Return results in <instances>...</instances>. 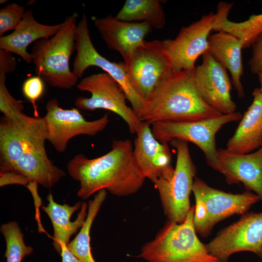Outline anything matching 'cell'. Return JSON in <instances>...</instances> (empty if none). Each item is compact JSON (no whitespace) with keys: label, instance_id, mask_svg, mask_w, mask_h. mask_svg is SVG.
<instances>
[{"label":"cell","instance_id":"cell-1","mask_svg":"<svg viewBox=\"0 0 262 262\" xmlns=\"http://www.w3.org/2000/svg\"><path fill=\"white\" fill-rule=\"evenodd\" d=\"M133 149L129 139L114 140L111 150L100 157L89 159L82 153L74 156L67 169L70 176L80 182L78 196L85 200L102 189L118 196L136 193L146 179L135 166Z\"/></svg>","mask_w":262,"mask_h":262},{"label":"cell","instance_id":"cell-2","mask_svg":"<svg viewBox=\"0 0 262 262\" xmlns=\"http://www.w3.org/2000/svg\"><path fill=\"white\" fill-rule=\"evenodd\" d=\"M195 68L173 69L164 77L146 101L140 120L151 125L160 121L202 120L223 115L200 95L194 80Z\"/></svg>","mask_w":262,"mask_h":262},{"label":"cell","instance_id":"cell-3","mask_svg":"<svg viewBox=\"0 0 262 262\" xmlns=\"http://www.w3.org/2000/svg\"><path fill=\"white\" fill-rule=\"evenodd\" d=\"M195 209V205L191 206L181 223L168 219L136 257L147 262H220L197 236L193 223Z\"/></svg>","mask_w":262,"mask_h":262},{"label":"cell","instance_id":"cell-4","mask_svg":"<svg viewBox=\"0 0 262 262\" xmlns=\"http://www.w3.org/2000/svg\"><path fill=\"white\" fill-rule=\"evenodd\" d=\"M77 17V13L66 16L53 36L37 40L32 49L35 73L55 88L69 89L77 85L78 78L69 67L75 49Z\"/></svg>","mask_w":262,"mask_h":262},{"label":"cell","instance_id":"cell-5","mask_svg":"<svg viewBox=\"0 0 262 262\" xmlns=\"http://www.w3.org/2000/svg\"><path fill=\"white\" fill-rule=\"evenodd\" d=\"M192 192L195 198L193 223L197 234L207 238L217 223L234 214H243L260 200L255 193H227L210 186L196 177Z\"/></svg>","mask_w":262,"mask_h":262},{"label":"cell","instance_id":"cell-6","mask_svg":"<svg viewBox=\"0 0 262 262\" xmlns=\"http://www.w3.org/2000/svg\"><path fill=\"white\" fill-rule=\"evenodd\" d=\"M170 143L177 150L174 170L152 182L159 192L164 213L168 219L181 223L191 207L190 196L196 167L187 142L174 139Z\"/></svg>","mask_w":262,"mask_h":262},{"label":"cell","instance_id":"cell-7","mask_svg":"<svg viewBox=\"0 0 262 262\" xmlns=\"http://www.w3.org/2000/svg\"><path fill=\"white\" fill-rule=\"evenodd\" d=\"M242 116L241 113L235 112L202 120L160 121L151 124V131L161 143L179 139L195 144L203 152L207 164L214 169L217 152L216 134L224 125L238 121Z\"/></svg>","mask_w":262,"mask_h":262},{"label":"cell","instance_id":"cell-8","mask_svg":"<svg viewBox=\"0 0 262 262\" xmlns=\"http://www.w3.org/2000/svg\"><path fill=\"white\" fill-rule=\"evenodd\" d=\"M81 91L88 92L90 98L80 97L75 101L78 109L93 111L103 109L120 116L127 124L130 132L136 133L142 122L131 107L126 103V96L117 82L106 72L96 73L82 79L77 84Z\"/></svg>","mask_w":262,"mask_h":262},{"label":"cell","instance_id":"cell-9","mask_svg":"<svg viewBox=\"0 0 262 262\" xmlns=\"http://www.w3.org/2000/svg\"><path fill=\"white\" fill-rule=\"evenodd\" d=\"M75 47L77 53L73 64V74L79 78L90 66L101 68L121 86L131 108L140 117L145 110L146 102L133 89L124 62H112L96 50L90 36L87 18L84 13L77 25Z\"/></svg>","mask_w":262,"mask_h":262},{"label":"cell","instance_id":"cell-10","mask_svg":"<svg viewBox=\"0 0 262 262\" xmlns=\"http://www.w3.org/2000/svg\"><path fill=\"white\" fill-rule=\"evenodd\" d=\"M126 67L133 89L146 102L161 81L173 70V61L163 41L145 40L134 50Z\"/></svg>","mask_w":262,"mask_h":262},{"label":"cell","instance_id":"cell-11","mask_svg":"<svg viewBox=\"0 0 262 262\" xmlns=\"http://www.w3.org/2000/svg\"><path fill=\"white\" fill-rule=\"evenodd\" d=\"M47 131L43 117H31L23 151L12 172L26 177L45 188H50L66 176L48 157Z\"/></svg>","mask_w":262,"mask_h":262},{"label":"cell","instance_id":"cell-12","mask_svg":"<svg viewBox=\"0 0 262 262\" xmlns=\"http://www.w3.org/2000/svg\"><path fill=\"white\" fill-rule=\"evenodd\" d=\"M209 253L220 262H228L235 253L249 251L262 259V212H247L221 229L209 243Z\"/></svg>","mask_w":262,"mask_h":262},{"label":"cell","instance_id":"cell-13","mask_svg":"<svg viewBox=\"0 0 262 262\" xmlns=\"http://www.w3.org/2000/svg\"><path fill=\"white\" fill-rule=\"evenodd\" d=\"M47 113L43 117L47 141L56 151H66L68 142L80 135L95 136L105 129L109 122V114L93 121L86 120L78 108L63 109L56 98H51L45 106Z\"/></svg>","mask_w":262,"mask_h":262},{"label":"cell","instance_id":"cell-14","mask_svg":"<svg viewBox=\"0 0 262 262\" xmlns=\"http://www.w3.org/2000/svg\"><path fill=\"white\" fill-rule=\"evenodd\" d=\"M194 80L200 95L211 107L223 115L236 112L227 70L208 51L202 55V64L195 68Z\"/></svg>","mask_w":262,"mask_h":262},{"label":"cell","instance_id":"cell-15","mask_svg":"<svg viewBox=\"0 0 262 262\" xmlns=\"http://www.w3.org/2000/svg\"><path fill=\"white\" fill-rule=\"evenodd\" d=\"M215 14L211 12L183 27L176 37L163 41L173 61L174 70L191 69L201 55L208 50V39L213 30Z\"/></svg>","mask_w":262,"mask_h":262},{"label":"cell","instance_id":"cell-16","mask_svg":"<svg viewBox=\"0 0 262 262\" xmlns=\"http://www.w3.org/2000/svg\"><path fill=\"white\" fill-rule=\"evenodd\" d=\"M214 170L223 174L229 184L241 182L246 191L255 193L262 201V146L245 154L218 148Z\"/></svg>","mask_w":262,"mask_h":262},{"label":"cell","instance_id":"cell-17","mask_svg":"<svg viewBox=\"0 0 262 262\" xmlns=\"http://www.w3.org/2000/svg\"><path fill=\"white\" fill-rule=\"evenodd\" d=\"M94 25L110 49L119 52L128 65L134 50L145 40L152 27L146 22H131L109 15L94 18Z\"/></svg>","mask_w":262,"mask_h":262},{"label":"cell","instance_id":"cell-18","mask_svg":"<svg viewBox=\"0 0 262 262\" xmlns=\"http://www.w3.org/2000/svg\"><path fill=\"white\" fill-rule=\"evenodd\" d=\"M151 125L142 122L134 141L133 159L135 166L145 179L153 181L173 168L168 144L161 143L153 136Z\"/></svg>","mask_w":262,"mask_h":262},{"label":"cell","instance_id":"cell-19","mask_svg":"<svg viewBox=\"0 0 262 262\" xmlns=\"http://www.w3.org/2000/svg\"><path fill=\"white\" fill-rule=\"evenodd\" d=\"M48 204L42 206V210L49 217L52 224L54 233L53 245L60 254L61 246H67L71 236L76 233L83 226L86 220L88 205L86 202L79 201L74 206L58 204L53 199L51 194L48 195Z\"/></svg>","mask_w":262,"mask_h":262},{"label":"cell","instance_id":"cell-20","mask_svg":"<svg viewBox=\"0 0 262 262\" xmlns=\"http://www.w3.org/2000/svg\"><path fill=\"white\" fill-rule=\"evenodd\" d=\"M252 95L251 104L227 143L226 149L231 153L247 154L262 146V93L255 88Z\"/></svg>","mask_w":262,"mask_h":262},{"label":"cell","instance_id":"cell-21","mask_svg":"<svg viewBox=\"0 0 262 262\" xmlns=\"http://www.w3.org/2000/svg\"><path fill=\"white\" fill-rule=\"evenodd\" d=\"M62 22L48 25L37 21L31 9L27 10L24 16L14 32L0 37V49L19 55L27 64L32 62V56L28 47L37 40L48 39L53 36L61 28Z\"/></svg>","mask_w":262,"mask_h":262},{"label":"cell","instance_id":"cell-22","mask_svg":"<svg viewBox=\"0 0 262 262\" xmlns=\"http://www.w3.org/2000/svg\"><path fill=\"white\" fill-rule=\"evenodd\" d=\"M31 116L16 110L11 117L0 121V171H13L22 155Z\"/></svg>","mask_w":262,"mask_h":262},{"label":"cell","instance_id":"cell-23","mask_svg":"<svg viewBox=\"0 0 262 262\" xmlns=\"http://www.w3.org/2000/svg\"><path fill=\"white\" fill-rule=\"evenodd\" d=\"M243 44L239 38L225 32H217L210 35L208 39L207 51L224 68L229 70L232 85L240 98L245 96L241 82L243 74Z\"/></svg>","mask_w":262,"mask_h":262},{"label":"cell","instance_id":"cell-24","mask_svg":"<svg viewBox=\"0 0 262 262\" xmlns=\"http://www.w3.org/2000/svg\"><path fill=\"white\" fill-rule=\"evenodd\" d=\"M232 3L219 2L213 21V30L229 33L239 38L246 49L254 43L262 33V13L252 15L244 21L236 22L228 19Z\"/></svg>","mask_w":262,"mask_h":262},{"label":"cell","instance_id":"cell-25","mask_svg":"<svg viewBox=\"0 0 262 262\" xmlns=\"http://www.w3.org/2000/svg\"><path fill=\"white\" fill-rule=\"evenodd\" d=\"M131 22H146L151 27L162 29L166 22L165 14L159 0H126L115 16Z\"/></svg>","mask_w":262,"mask_h":262},{"label":"cell","instance_id":"cell-26","mask_svg":"<svg viewBox=\"0 0 262 262\" xmlns=\"http://www.w3.org/2000/svg\"><path fill=\"white\" fill-rule=\"evenodd\" d=\"M106 196V190L102 189L97 192L93 200L89 201L87 215L83 226L75 238L66 246L69 250L83 262H96L91 252L90 231Z\"/></svg>","mask_w":262,"mask_h":262},{"label":"cell","instance_id":"cell-27","mask_svg":"<svg viewBox=\"0 0 262 262\" xmlns=\"http://www.w3.org/2000/svg\"><path fill=\"white\" fill-rule=\"evenodd\" d=\"M0 230L6 242V262H21L25 256L33 253V247L24 243L23 234L16 222L4 224Z\"/></svg>","mask_w":262,"mask_h":262},{"label":"cell","instance_id":"cell-28","mask_svg":"<svg viewBox=\"0 0 262 262\" xmlns=\"http://www.w3.org/2000/svg\"><path fill=\"white\" fill-rule=\"evenodd\" d=\"M24 6L13 2L0 10V36L6 32L15 30L22 21L25 12Z\"/></svg>","mask_w":262,"mask_h":262},{"label":"cell","instance_id":"cell-29","mask_svg":"<svg viewBox=\"0 0 262 262\" xmlns=\"http://www.w3.org/2000/svg\"><path fill=\"white\" fill-rule=\"evenodd\" d=\"M6 75L0 74V111L4 116L11 117L16 110L23 112L24 106L10 93L6 87Z\"/></svg>","mask_w":262,"mask_h":262},{"label":"cell","instance_id":"cell-30","mask_svg":"<svg viewBox=\"0 0 262 262\" xmlns=\"http://www.w3.org/2000/svg\"><path fill=\"white\" fill-rule=\"evenodd\" d=\"M44 81L38 76L27 79L22 85V92L26 98L35 106V102L43 95L45 90Z\"/></svg>","mask_w":262,"mask_h":262},{"label":"cell","instance_id":"cell-31","mask_svg":"<svg viewBox=\"0 0 262 262\" xmlns=\"http://www.w3.org/2000/svg\"><path fill=\"white\" fill-rule=\"evenodd\" d=\"M252 55L248 62L251 71L258 75L262 72V33L252 45Z\"/></svg>","mask_w":262,"mask_h":262},{"label":"cell","instance_id":"cell-32","mask_svg":"<svg viewBox=\"0 0 262 262\" xmlns=\"http://www.w3.org/2000/svg\"><path fill=\"white\" fill-rule=\"evenodd\" d=\"M31 182L25 176L12 171H0V186L19 184L27 186Z\"/></svg>","mask_w":262,"mask_h":262},{"label":"cell","instance_id":"cell-33","mask_svg":"<svg viewBox=\"0 0 262 262\" xmlns=\"http://www.w3.org/2000/svg\"><path fill=\"white\" fill-rule=\"evenodd\" d=\"M16 67V58L11 53L0 49V74L6 75L12 72Z\"/></svg>","mask_w":262,"mask_h":262},{"label":"cell","instance_id":"cell-34","mask_svg":"<svg viewBox=\"0 0 262 262\" xmlns=\"http://www.w3.org/2000/svg\"><path fill=\"white\" fill-rule=\"evenodd\" d=\"M60 255L62 258V262H83L69 251L66 245L61 246Z\"/></svg>","mask_w":262,"mask_h":262},{"label":"cell","instance_id":"cell-35","mask_svg":"<svg viewBox=\"0 0 262 262\" xmlns=\"http://www.w3.org/2000/svg\"><path fill=\"white\" fill-rule=\"evenodd\" d=\"M259 80L260 83V87L259 88L261 92L262 93V72L260 73L258 75Z\"/></svg>","mask_w":262,"mask_h":262},{"label":"cell","instance_id":"cell-36","mask_svg":"<svg viewBox=\"0 0 262 262\" xmlns=\"http://www.w3.org/2000/svg\"><path fill=\"white\" fill-rule=\"evenodd\" d=\"M6 1H7V0H0V4H3V3L6 2Z\"/></svg>","mask_w":262,"mask_h":262}]
</instances>
